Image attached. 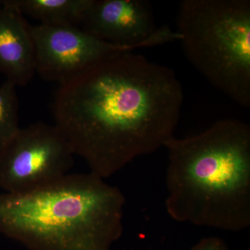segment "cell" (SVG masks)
<instances>
[{"label": "cell", "mask_w": 250, "mask_h": 250, "mask_svg": "<svg viewBox=\"0 0 250 250\" xmlns=\"http://www.w3.org/2000/svg\"><path fill=\"white\" fill-rule=\"evenodd\" d=\"M81 25L100 40L136 49L181 40L169 26L156 27L147 0H93Z\"/></svg>", "instance_id": "cell-7"}, {"label": "cell", "mask_w": 250, "mask_h": 250, "mask_svg": "<svg viewBox=\"0 0 250 250\" xmlns=\"http://www.w3.org/2000/svg\"><path fill=\"white\" fill-rule=\"evenodd\" d=\"M190 250H231L221 238L207 237L197 243Z\"/></svg>", "instance_id": "cell-11"}, {"label": "cell", "mask_w": 250, "mask_h": 250, "mask_svg": "<svg viewBox=\"0 0 250 250\" xmlns=\"http://www.w3.org/2000/svg\"><path fill=\"white\" fill-rule=\"evenodd\" d=\"M30 31L36 72L59 83L109 56L137 49L100 40L76 26L40 23Z\"/></svg>", "instance_id": "cell-6"}, {"label": "cell", "mask_w": 250, "mask_h": 250, "mask_svg": "<svg viewBox=\"0 0 250 250\" xmlns=\"http://www.w3.org/2000/svg\"><path fill=\"white\" fill-rule=\"evenodd\" d=\"M16 85L5 81L0 85V147L19 130Z\"/></svg>", "instance_id": "cell-10"}, {"label": "cell", "mask_w": 250, "mask_h": 250, "mask_svg": "<svg viewBox=\"0 0 250 250\" xmlns=\"http://www.w3.org/2000/svg\"><path fill=\"white\" fill-rule=\"evenodd\" d=\"M35 72L30 24L6 0L0 1V73L16 86H24Z\"/></svg>", "instance_id": "cell-8"}, {"label": "cell", "mask_w": 250, "mask_h": 250, "mask_svg": "<svg viewBox=\"0 0 250 250\" xmlns=\"http://www.w3.org/2000/svg\"><path fill=\"white\" fill-rule=\"evenodd\" d=\"M74 155L55 125L39 122L20 128L0 147V188L21 193L44 187L68 174Z\"/></svg>", "instance_id": "cell-5"}, {"label": "cell", "mask_w": 250, "mask_h": 250, "mask_svg": "<svg viewBox=\"0 0 250 250\" xmlns=\"http://www.w3.org/2000/svg\"><path fill=\"white\" fill-rule=\"evenodd\" d=\"M177 27L192 66L213 87L250 108V0H184Z\"/></svg>", "instance_id": "cell-4"}, {"label": "cell", "mask_w": 250, "mask_h": 250, "mask_svg": "<svg viewBox=\"0 0 250 250\" xmlns=\"http://www.w3.org/2000/svg\"><path fill=\"white\" fill-rule=\"evenodd\" d=\"M126 199L88 174L31 191L0 194V232L32 250H109L123 232Z\"/></svg>", "instance_id": "cell-3"}, {"label": "cell", "mask_w": 250, "mask_h": 250, "mask_svg": "<svg viewBox=\"0 0 250 250\" xmlns=\"http://www.w3.org/2000/svg\"><path fill=\"white\" fill-rule=\"evenodd\" d=\"M184 101L168 67L133 52L109 56L59 83L54 125L104 179L173 137Z\"/></svg>", "instance_id": "cell-1"}, {"label": "cell", "mask_w": 250, "mask_h": 250, "mask_svg": "<svg viewBox=\"0 0 250 250\" xmlns=\"http://www.w3.org/2000/svg\"><path fill=\"white\" fill-rule=\"evenodd\" d=\"M166 208L180 223L240 231L250 226V126L220 120L169 139Z\"/></svg>", "instance_id": "cell-2"}, {"label": "cell", "mask_w": 250, "mask_h": 250, "mask_svg": "<svg viewBox=\"0 0 250 250\" xmlns=\"http://www.w3.org/2000/svg\"><path fill=\"white\" fill-rule=\"evenodd\" d=\"M41 24L81 25L93 0H6Z\"/></svg>", "instance_id": "cell-9"}]
</instances>
